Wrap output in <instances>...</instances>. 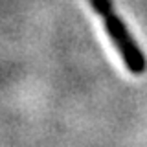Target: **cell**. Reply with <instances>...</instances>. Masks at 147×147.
I'll use <instances>...</instances> for the list:
<instances>
[{
	"label": "cell",
	"instance_id": "obj_1",
	"mask_svg": "<svg viewBox=\"0 0 147 147\" xmlns=\"http://www.w3.org/2000/svg\"><path fill=\"white\" fill-rule=\"evenodd\" d=\"M86 2L92 6L96 15L101 18L105 26V33L110 39L112 46L116 48V52L119 53L127 70L132 72L134 76L144 74L147 70V59L144 52L140 50L136 39L131 35L125 22L121 20V17L114 9V2L112 0H86Z\"/></svg>",
	"mask_w": 147,
	"mask_h": 147
}]
</instances>
